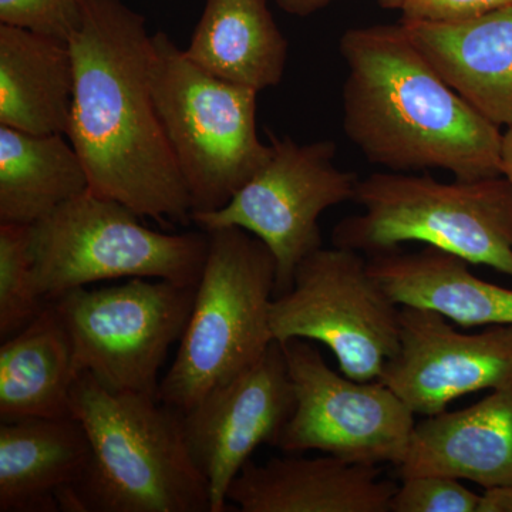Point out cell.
Instances as JSON below:
<instances>
[{"label":"cell","instance_id":"cell-1","mask_svg":"<svg viewBox=\"0 0 512 512\" xmlns=\"http://www.w3.org/2000/svg\"><path fill=\"white\" fill-rule=\"evenodd\" d=\"M74 94L69 138L90 191L161 225H187V185L151 89L153 36L121 0H94L69 37Z\"/></svg>","mask_w":512,"mask_h":512},{"label":"cell","instance_id":"cell-2","mask_svg":"<svg viewBox=\"0 0 512 512\" xmlns=\"http://www.w3.org/2000/svg\"><path fill=\"white\" fill-rule=\"evenodd\" d=\"M343 130L370 164L441 168L457 180L503 175V133L451 89L402 23L346 30Z\"/></svg>","mask_w":512,"mask_h":512},{"label":"cell","instance_id":"cell-3","mask_svg":"<svg viewBox=\"0 0 512 512\" xmlns=\"http://www.w3.org/2000/svg\"><path fill=\"white\" fill-rule=\"evenodd\" d=\"M72 416L92 456L82 480L59 495L69 512H211L210 488L191 456L183 413L144 393L111 392L82 373Z\"/></svg>","mask_w":512,"mask_h":512},{"label":"cell","instance_id":"cell-4","mask_svg":"<svg viewBox=\"0 0 512 512\" xmlns=\"http://www.w3.org/2000/svg\"><path fill=\"white\" fill-rule=\"evenodd\" d=\"M208 254L177 356L158 399L184 413L255 365L272 342L276 261L237 227L207 229Z\"/></svg>","mask_w":512,"mask_h":512},{"label":"cell","instance_id":"cell-5","mask_svg":"<svg viewBox=\"0 0 512 512\" xmlns=\"http://www.w3.org/2000/svg\"><path fill=\"white\" fill-rule=\"evenodd\" d=\"M355 201L363 212L335 225L333 247L373 256L421 242L512 278V185L504 175L440 183L376 173L359 181Z\"/></svg>","mask_w":512,"mask_h":512},{"label":"cell","instance_id":"cell-6","mask_svg":"<svg viewBox=\"0 0 512 512\" xmlns=\"http://www.w3.org/2000/svg\"><path fill=\"white\" fill-rule=\"evenodd\" d=\"M151 89L192 215L220 210L271 157L256 128L259 92L205 72L165 32L153 35Z\"/></svg>","mask_w":512,"mask_h":512},{"label":"cell","instance_id":"cell-7","mask_svg":"<svg viewBox=\"0 0 512 512\" xmlns=\"http://www.w3.org/2000/svg\"><path fill=\"white\" fill-rule=\"evenodd\" d=\"M126 205L87 190L32 225L37 288L47 303L94 282L164 279L197 286L208 232L165 234Z\"/></svg>","mask_w":512,"mask_h":512},{"label":"cell","instance_id":"cell-8","mask_svg":"<svg viewBox=\"0 0 512 512\" xmlns=\"http://www.w3.org/2000/svg\"><path fill=\"white\" fill-rule=\"evenodd\" d=\"M197 286L164 279H127L87 286L52 302L74 349L77 370L117 393L158 396V373L183 338Z\"/></svg>","mask_w":512,"mask_h":512},{"label":"cell","instance_id":"cell-9","mask_svg":"<svg viewBox=\"0 0 512 512\" xmlns=\"http://www.w3.org/2000/svg\"><path fill=\"white\" fill-rule=\"evenodd\" d=\"M399 313L362 252L322 247L299 264L292 288L275 296L271 329L279 343H322L343 375L370 382L399 349Z\"/></svg>","mask_w":512,"mask_h":512},{"label":"cell","instance_id":"cell-10","mask_svg":"<svg viewBox=\"0 0 512 512\" xmlns=\"http://www.w3.org/2000/svg\"><path fill=\"white\" fill-rule=\"evenodd\" d=\"M271 157L217 211L198 212L192 221L202 231L237 227L251 232L271 249L276 261V295L292 288L296 269L322 248L319 217L329 208L355 201L360 178L339 170L338 147L320 140L298 144L271 134Z\"/></svg>","mask_w":512,"mask_h":512},{"label":"cell","instance_id":"cell-11","mask_svg":"<svg viewBox=\"0 0 512 512\" xmlns=\"http://www.w3.org/2000/svg\"><path fill=\"white\" fill-rule=\"evenodd\" d=\"M295 389V410L276 447L318 450L350 463L394 464L406 456L416 414L380 382H359L330 369L305 339L281 343Z\"/></svg>","mask_w":512,"mask_h":512},{"label":"cell","instance_id":"cell-12","mask_svg":"<svg viewBox=\"0 0 512 512\" xmlns=\"http://www.w3.org/2000/svg\"><path fill=\"white\" fill-rule=\"evenodd\" d=\"M399 320V349L379 380L416 416H436L458 397L511 386L512 325L464 333L441 313L416 306H400Z\"/></svg>","mask_w":512,"mask_h":512},{"label":"cell","instance_id":"cell-13","mask_svg":"<svg viewBox=\"0 0 512 512\" xmlns=\"http://www.w3.org/2000/svg\"><path fill=\"white\" fill-rule=\"evenodd\" d=\"M284 348L272 342L247 372L183 413L191 456L210 488L211 512L227 510L228 490L261 444H274L295 410Z\"/></svg>","mask_w":512,"mask_h":512},{"label":"cell","instance_id":"cell-14","mask_svg":"<svg viewBox=\"0 0 512 512\" xmlns=\"http://www.w3.org/2000/svg\"><path fill=\"white\" fill-rule=\"evenodd\" d=\"M396 483L379 466L343 458L249 460L232 481L228 501L242 512H390Z\"/></svg>","mask_w":512,"mask_h":512},{"label":"cell","instance_id":"cell-15","mask_svg":"<svg viewBox=\"0 0 512 512\" xmlns=\"http://www.w3.org/2000/svg\"><path fill=\"white\" fill-rule=\"evenodd\" d=\"M399 476H446L483 488L512 484V384L414 426Z\"/></svg>","mask_w":512,"mask_h":512},{"label":"cell","instance_id":"cell-16","mask_svg":"<svg viewBox=\"0 0 512 512\" xmlns=\"http://www.w3.org/2000/svg\"><path fill=\"white\" fill-rule=\"evenodd\" d=\"M400 23L451 89L495 126L512 127V5L461 22Z\"/></svg>","mask_w":512,"mask_h":512},{"label":"cell","instance_id":"cell-17","mask_svg":"<svg viewBox=\"0 0 512 512\" xmlns=\"http://www.w3.org/2000/svg\"><path fill=\"white\" fill-rule=\"evenodd\" d=\"M468 265L430 245L369 258L370 272L399 306L431 309L463 328L512 325V289L478 278Z\"/></svg>","mask_w":512,"mask_h":512},{"label":"cell","instance_id":"cell-18","mask_svg":"<svg viewBox=\"0 0 512 512\" xmlns=\"http://www.w3.org/2000/svg\"><path fill=\"white\" fill-rule=\"evenodd\" d=\"M92 448L74 417L0 424V512L60 511L89 466Z\"/></svg>","mask_w":512,"mask_h":512},{"label":"cell","instance_id":"cell-19","mask_svg":"<svg viewBox=\"0 0 512 512\" xmlns=\"http://www.w3.org/2000/svg\"><path fill=\"white\" fill-rule=\"evenodd\" d=\"M73 94L69 40L0 23V126L66 136Z\"/></svg>","mask_w":512,"mask_h":512},{"label":"cell","instance_id":"cell-20","mask_svg":"<svg viewBox=\"0 0 512 512\" xmlns=\"http://www.w3.org/2000/svg\"><path fill=\"white\" fill-rule=\"evenodd\" d=\"M69 332L52 303L0 346V420L72 416L79 379Z\"/></svg>","mask_w":512,"mask_h":512},{"label":"cell","instance_id":"cell-21","mask_svg":"<svg viewBox=\"0 0 512 512\" xmlns=\"http://www.w3.org/2000/svg\"><path fill=\"white\" fill-rule=\"evenodd\" d=\"M184 53L205 72L261 92L282 82L288 40L266 0H205Z\"/></svg>","mask_w":512,"mask_h":512},{"label":"cell","instance_id":"cell-22","mask_svg":"<svg viewBox=\"0 0 512 512\" xmlns=\"http://www.w3.org/2000/svg\"><path fill=\"white\" fill-rule=\"evenodd\" d=\"M66 138L0 126V224L35 225L89 190L82 158Z\"/></svg>","mask_w":512,"mask_h":512},{"label":"cell","instance_id":"cell-23","mask_svg":"<svg viewBox=\"0 0 512 512\" xmlns=\"http://www.w3.org/2000/svg\"><path fill=\"white\" fill-rule=\"evenodd\" d=\"M47 305L37 288L32 225L0 224V338L26 328Z\"/></svg>","mask_w":512,"mask_h":512},{"label":"cell","instance_id":"cell-24","mask_svg":"<svg viewBox=\"0 0 512 512\" xmlns=\"http://www.w3.org/2000/svg\"><path fill=\"white\" fill-rule=\"evenodd\" d=\"M478 501L480 495L457 478L404 477L390 501V512H477Z\"/></svg>","mask_w":512,"mask_h":512},{"label":"cell","instance_id":"cell-25","mask_svg":"<svg viewBox=\"0 0 512 512\" xmlns=\"http://www.w3.org/2000/svg\"><path fill=\"white\" fill-rule=\"evenodd\" d=\"M94 0H0V23L69 40Z\"/></svg>","mask_w":512,"mask_h":512},{"label":"cell","instance_id":"cell-26","mask_svg":"<svg viewBox=\"0 0 512 512\" xmlns=\"http://www.w3.org/2000/svg\"><path fill=\"white\" fill-rule=\"evenodd\" d=\"M510 5L512 0H404L402 19L461 22Z\"/></svg>","mask_w":512,"mask_h":512},{"label":"cell","instance_id":"cell-27","mask_svg":"<svg viewBox=\"0 0 512 512\" xmlns=\"http://www.w3.org/2000/svg\"><path fill=\"white\" fill-rule=\"evenodd\" d=\"M335 0H275L276 6L285 13L298 18H308L315 15L319 10L325 9ZM384 9L402 10L404 0H377Z\"/></svg>","mask_w":512,"mask_h":512},{"label":"cell","instance_id":"cell-28","mask_svg":"<svg viewBox=\"0 0 512 512\" xmlns=\"http://www.w3.org/2000/svg\"><path fill=\"white\" fill-rule=\"evenodd\" d=\"M477 512H512V484L484 488Z\"/></svg>","mask_w":512,"mask_h":512},{"label":"cell","instance_id":"cell-29","mask_svg":"<svg viewBox=\"0 0 512 512\" xmlns=\"http://www.w3.org/2000/svg\"><path fill=\"white\" fill-rule=\"evenodd\" d=\"M503 175L512 185V127L503 134Z\"/></svg>","mask_w":512,"mask_h":512}]
</instances>
